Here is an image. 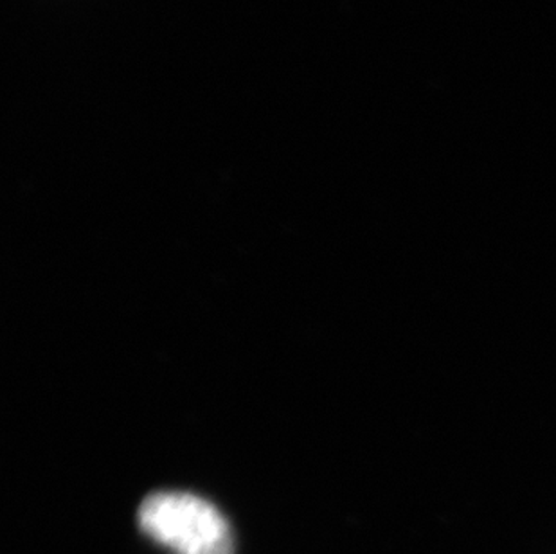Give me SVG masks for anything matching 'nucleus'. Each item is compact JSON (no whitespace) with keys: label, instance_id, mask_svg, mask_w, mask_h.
<instances>
[{"label":"nucleus","instance_id":"f257e3e1","mask_svg":"<svg viewBox=\"0 0 556 554\" xmlns=\"http://www.w3.org/2000/svg\"><path fill=\"white\" fill-rule=\"evenodd\" d=\"M142 533L174 554H235L227 518L193 493L157 492L139 506Z\"/></svg>","mask_w":556,"mask_h":554}]
</instances>
